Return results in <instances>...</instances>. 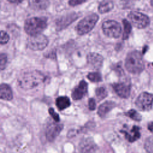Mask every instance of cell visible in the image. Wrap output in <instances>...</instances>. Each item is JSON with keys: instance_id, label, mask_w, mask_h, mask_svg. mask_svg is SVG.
Segmentation results:
<instances>
[{"instance_id": "1", "label": "cell", "mask_w": 153, "mask_h": 153, "mask_svg": "<svg viewBox=\"0 0 153 153\" xmlns=\"http://www.w3.org/2000/svg\"><path fill=\"white\" fill-rule=\"evenodd\" d=\"M45 79L44 75L38 71H30L22 73L18 78L19 86L25 90H30L37 87Z\"/></svg>"}, {"instance_id": "2", "label": "cell", "mask_w": 153, "mask_h": 153, "mask_svg": "<svg viewBox=\"0 0 153 153\" xmlns=\"http://www.w3.org/2000/svg\"><path fill=\"white\" fill-rule=\"evenodd\" d=\"M125 66L127 70L132 74L140 73L145 67L141 53L138 51L129 53L126 59Z\"/></svg>"}, {"instance_id": "3", "label": "cell", "mask_w": 153, "mask_h": 153, "mask_svg": "<svg viewBox=\"0 0 153 153\" xmlns=\"http://www.w3.org/2000/svg\"><path fill=\"white\" fill-rule=\"evenodd\" d=\"M47 26V19L45 17H35L27 19L25 23L26 32L30 36H33L44 31Z\"/></svg>"}, {"instance_id": "4", "label": "cell", "mask_w": 153, "mask_h": 153, "mask_svg": "<svg viewBox=\"0 0 153 153\" xmlns=\"http://www.w3.org/2000/svg\"><path fill=\"white\" fill-rule=\"evenodd\" d=\"M99 20L96 14H90L82 19L77 25L76 30L79 35H84L91 31Z\"/></svg>"}, {"instance_id": "5", "label": "cell", "mask_w": 153, "mask_h": 153, "mask_svg": "<svg viewBox=\"0 0 153 153\" xmlns=\"http://www.w3.org/2000/svg\"><path fill=\"white\" fill-rule=\"evenodd\" d=\"M102 30L105 35L110 38H118L121 33V26L117 21L109 20L102 24Z\"/></svg>"}, {"instance_id": "6", "label": "cell", "mask_w": 153, "mask_h": 153, "mask_svg": "<svg viewBox=\"0 0 153 153\" xmlns=\"http://www.w3.org/2000/svg\"><path fill=\"white\" fill-rule=\"evenodd\" d=\"M128 18L131 24L138 29L146 27L150 23L149 17L141 13L131 11L128 14Z\"/></svg>"}, {"instance_id": "7", "label": "cell", "mask_w": 153, "mask_h": 153, "mask_svg": "<svg viewBox=\"0 0 153 153\" xmlns=\"http://www.w3.org/2000/svg\"><path fill=\"white\" fill-rule=\"evenodd\" d=\"M48 44V40L46 36L43 35L38 34L30 36L28 39L27 45L31 50L37 51L44 49Z\"/></svg>"}, {"instance_id": "8", "label": "cell", "mask_w": 153, "mask_h": 153, "mask_svg": "<svg viewBox=\"0 0 153 153\" xmlns=\"http://www.w3.org/2000/svg\"><path fill=\"white\" fill-rule=\"evenodd\" d=\"M153 104V94L143 92L139 94L136 100L135 105L140 111H149L152 108Z\"/></svg>"}, {"instance_id": "9", "label": "cell", "mask_w": 153, "mask_h": 153, "mask_svg": "<svg viewBox=\"0 0 153 153\" xmlns=\"http://www.w3.org/2000/svg\"><path fill=\"white\" fill-rule=\"evenodd\" d=\"M79 17V14L76 13H72L65 16H62L58 19L56 22V27L57 30L64 29L68 27L71 23L74 22Z\"/></svg>"}, {"instance_id": "10", "label": "cell", "mask_w": 153, "mask_h": 153, "mask_svg": "<svg viewBox=\"0 0 153 153\" xmlns=\"http://www.w3.org/2000/svg\"><path fill=\"white\" fill-rule=\"evenodd\" d=\"M63 129V125L58 123L50 124L46 129L45 136L50 142L53 141Z\"/></svg>"}, {"instance_id": "11", "label": "cell", "mask_w": 153, "mask_h": 153, "mask_svg": "<svg viewBox=\"0 0 153 153\" xmlns=\"http://www.w3.org/2000/svg\"><path fill=\"white\" fill-rule=\"evenodd\" d=\"M88 65L94 69H99L103 65V57L96 53H90L87 57Z\"/></svg>"}, {"instance_id": "12", "label": "cell", "mask_w": 153, "mask_h": 153, "mask_svg": "<svg viewBox=\"0 0 153 153\" xmlns=\"http://www.w3.org/2000/svg\"><path fill=\"white\" fill-rule=\"evenodd\" d=\"M112 87L118 96L122 98H127L130 94V86L129 84L120 82L112 84Z\"/></svg>"}, {"instance_id": "13", "label": "cell", "mask_w": 153, "mask_h": 153, "mask_svg": "<svg viewBox=\"0 0 153 153\" xmlns=\"http://www.w3.org/2000/svg\"><path fill=\"white\" fill-rule=\"evenodd\" d=\"M87 83L84 80L81 81L78 85L72 90L71 93L72 99L75 100L82 99L87 93Z\"/></svg>"}, {"instance_id": "14", "label": "cell", "mask_w": 153, "mask_h": 153, "mask_svg": "<svg viewBox=\"0 0 153 153\" xmlns=\"http://www.w3.org/2000/svg\"><path fill=\"white\" fill-rule=\"evenodd\" d=\"M97 149V146L92 138H85L79 144V150L82 152H94Z\"/></svg>"}, {"instance_id": "15", "label": "cell", "mask_w": 153, "mask_h": 153, "mask_svg": "<svg viewBox=\"0 0 153 153\" xmlns=\"http://www.w3.org/2000/svg\"><path fill=\"white\" fill-rule=\"evenodd\" d=\"M120 131L124 134L126 139L130 142H133L140 137V128L136 126H133L129 131L123 130Z\"/></svg>"}, {"instance_id": "16", "label": "cell", "mask_w": 153, "mask_h": 153, "mask_svg": "<svg viewBox=\"0 0 153 153\" xmlns=\"http://www.w3.org/2000/svg\"><path fill=\"white\" fill-rule=\"evenodd\" d=\"M115 106V103L112 101H106L103 102L102 104L100 105L98 108L97 114H99V117L103 118L105 117V115L111 111Z\"/></svg>"}, {"instance_id": "17", "label": "cell", "mask_w": 153, "mask_h": 153, "mask_svg": "<svg viewBox=\"0 0 153 153\" xmlns=\"http://www.w3.org/2000/svg\"><path fill=\"white\" fill-rule=\"evenodd\" d=\"M29 6L35 10H43L50 5L48 0H29Z\"/></svg>"}, {"instance_id": "18", "label": "cell", "mask_w": 153, "mask_h": 153, "mask_svg": "<svg viewBox=\"0 0 153 153\" xmlns=\"http://www.w3.org/2000/svg\"><path fill=\"white\" fill-rule=\"evenodd\" d=\"M0 97L1 99L5 100H11L13 99V91L8 85L6 84H2L1 85Z\"/></svg>"}, {"instance_id": "19", "label": "cell", "mask_w": 153, "mask_h": 153, "mask_svg": "<svg viewBox=\"0 0 153 153\" xmlns=\"http://www.w3.org/2000/svg\"><path fill=\"white\" fill-rule=\"evenodd\" d=\"M56 105L59 110H64L71 105V101L66 96H60L56 100Z\"/></svg>"}, {"instance_id": "20", "label": "cell", "mask_w": 153, "mask_h": 153, "mask_svg": "<svg viewBox=\"0 0 153 153\" xmlns=\"http://www.w3.org/2000/svg\"><path fill=\"white\" fill-rule=\"evenodd\" d=\"M114 8V3L110 0H104L102 1L99 7L98 11L99 13L103 14L110 11Z\"/></svg>"}, {"instance_id": "21", "label": "cell", "mask_w": 153, "mask_h": 153, "mask_svg": "<svg viewBox=\"0 0 153 153\" xmlns=\"http://www.w3.org/2000/svg\"><path fill=\"white\" fill-rule=\"evenodd\" d=\"M123 24L124 26V32L123 35V39H127L128 38L129 35L131 31V26L130 22L126 19H124L123 20Z\"/></svg>"}, {"instance_id": "22", "label": "cell", "mask_w": 153, "mask_h": 153, "mask_svg": "<svg viewBox=\"0 0 153 153\" xmlns=\"http://www.w3.org/2000/svg\"><path fill=\"white\" fill-rule=\"evenodd\" d=\"M125 115L129 118H131L132 120L136 121H139L142 119L141 115L134 109H130L127 112L125 113Z\"/></svg>"}, {"instance_id": "23", "label": "cell", "mask_w": 153, "mask_h": 153, "mask_svg": "<svg viewBox=\"0 0 153 153\" xmlns=\"http://www.w3.org/2000/svg\"><path fill=\"white\" fill-rule=\"evenodd\" d=\"M95 93H96V97H97V99L99 100L103 99L108 95V92H107L106 90L105 89V88H104L103 87H100L97 88L96 89Z\"/></svg>"}, {"instance_id": "24", "label": "cell", "mask_w": 153, "mask_h": 153, "mask_svg": "<svg viewBox=\"0 0 153 153\" xmlns=\"http://www.w3.org/2000/svg\"><path fill=\"white\" fill-rule=\"evenodd\" d=\"M144 148L148 152L153 153V136H151L146 139Z\"/></svg>"}, {"instance_id": "25", "label": "cell", "mask_w": 153, "mask_h": 153, "mask_svg": "<svg viewBox=\"0 0 153 153\" xmlns=\"http://www.w3.org/2000/svg\"><path fill=\"white\" fill-rule=\"evenodd\" d=\"M87 78L91 82H97L102 81V76L99 72H90L87 75Z\"/></svg>"}, {"instance_id": "26", "label": "cell", "mask_w": 153, "mask_h": 153, "mask_svg": "<svg viewBox=\"0 0 153 153\" xmlns=\"http://www.w3.org/2000/svg\"><path fill=\"white\" fill-rule=\"evenodd\" d=\"M7 62V55L4 53H1V55H0V68H1V70H3L4 69H5Z\"/></svg>"}, {"instance_id": "27", "label": "cell", "mask_w": 153, "mask_h": 153, "mask_svg": "<svg viewBox=\"0 0 153 153\" xmlns=\"http://www.w3.org/2000/svg\"><path fill=\"white\" fill-rule=\"evenodd\" d=\"M9 39H10V37L8 34L4 30H1V44L2 45L6 44L9 41Z\"/></svg>"}, {"instance_id": "28", "label": "cell", "mask_w": 153, "mask_h": 153, "mask_svg": "<svg viewBox=\"0 0 153 153\" xmlns=\"http://www.w3.org/2000/svg\"><path fill=\"white\" fill-rule=\"evenodd\" d=\"M48 112L50 114V115H51V117L54 119V120L56 122L58 123L60 121V117L59 115L57 113H56L54 111V109L52 108H50L48 109Z\"/></svg>"}, {"instance_id": "29", "label": "cell", "mask_w": 153, "mask_h": 153, "mask_svg": "<svg viewBox=\"0 0 153 153\" xmlns=\"http://www.w3.org/2000/svg\"><path fill=\"white\" fill-rule=\"evenodd\" d=\"M87 0H69V5L72 7H75L85 2Z\"/></svg>"}, {"instance_id": "30", "label": "cell", "mask_w": 153, "mask_h": 153, "mask_svg": "<svg viewBox=\"0 0 153 153\" xmlns=\"http://www.w3.org/2000/svg\"><path fill=\"white\" fill-rule=\"evenodd\" d=\"M96 102L93 98L88 99V108L91 111H94L96 109Z\"/></svg>"}, {"instance_id": "31", "label": "cell", "mask_w": 153, "mask_h": 153, "mask_svg": "<svg viewBox=\"0 0 153 153\" xmlns=\"http://www.w3.org/2000/svg\"><path fill=\"white\" fill-rule=\"evenodd\" d=\"M148 130L151 132L153 133V122L152 121L149 122L148 123Z\"/></svg>"}, {"instance_id": "32", "label": "cell", "mask_w": 153, "mask_h": 153, "mask_svg": "<svg viewBox=\"0 0 153 153\" xmlns=\"http://www.w3.org/2000/svg\"><path fill=\"white\" fill-rule=\"evenodd\" d=\"M8 2L13 4H20L22 3L24 0H7Z\"/></svg>"}, {"instance_id": "33", "label": "cell", "mask_w": 153, "mask_h": 153, "mask_svg": "<svg viewBox=\"0 0 153 153\" xmlns=\"http://www.w3.org/2000/svg\"><path fill=\"white\" fill-rule=\"evenodd\" d=\"M151 5L153 6V0H151Z\"/></svg>"}]
</instances>
